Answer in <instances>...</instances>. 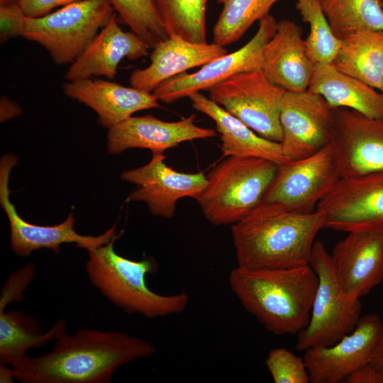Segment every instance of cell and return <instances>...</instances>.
Returning <instances> with one entry per match:
<instances>
[{
  "instance_id": "1",
  "label": "cell",
  "mask_w": 383,
  "mask_h": 383,
  "mask_svg": "<svg viewBox=\"0 0 383 383\" xmlns=\"http://www.w3.org/2000/svg\"><path fill=\"white\" fill-rule=\"evenodd\" d=\"M155 353L153 344L123 332L81 329L61 335L48 353L26 355L11 367L23 383H107L121 366Z\"/></svg>"
},
{
  "instance_id": "2",
  "label": "cell",
  "mask_w": 383,
  "mask_h": 383,
  "mask_svg": "<svg viewBox=\"0 0 383 383\" xmlns=\"http://www.w3.org/2000/svg\"><path fill=\"white\" fill-rule=\"evenodd\" d=\"M228 282L245 309L270 333L298 334L308 325L318 283L309 265L287 269L237 266Z\"/></svg>"
},
{
  "instance_id": "3",
  "label": "cell",
  "mask_w": 383,
  "mask_h": 383,
  "mask_svg": "<svg viewBox=\"0 0 383 383\" xmlns=\"http://www.w3.org/2000/svg\"><path fill=\"white\" fill-rule=\"evenodd\" d=\"M326 228V216L284 213L257 207L231 228L238 267L287 269L309 265L314 239Z\"/></svg>"
},
{
  "instance_id": "4",
  "label": "cell",
  "mask_w": 383,
  "mask_h": 383,
  "mask_svg": "<svg viewBox=\"0 0 383 383\" xmlns=\"http://www.w3.org/2000/svg\"><path fill=\"white\" fill-rule=\"evenodd\" d=\"M118 237L87 250L85 270L91 284L127 313L155 318L182 313L189 296L185 292L163 295L150 289L146 275L157 272V262L151 258L135 261L118 255L113 248Z\"/></svg>"
},
{
  "instance_id": "5",
  "label": "cell",
  "mask_w": 383,
  "mask_h": 383,
  "mask_svg": "<svg viewBox=\"0 0 383 383\" xmlns=\"http://www.w3.org/2000/svg\"><path fill=\"white\" fill-rule=\"evenodd\" d=\"M279 165L257 157L228 156L206 176L196 199L205 218L215 226L235 224L262 202Z\"/></svg>"
},
{
  "instance_id": "6",
  "label": "cell",
  "mask_w": 383,
  "mask_h": 383,
  "mask_svg": "<svg viewBox=\"0 0 383 383\" xmlns=\"http://www.w3.org/2000/svg\"><path fill=\"white\" fill-rule=\"evenodd\" d=\"M309 265L318 283L308 325L298 333L299 351L316 346H330L350 333L360 318V299L347 296L335 275L331 254L320 240H315Z\"/></svg>"
},
{
  "instance_id": "7",
  "label": "cell",
  "mask_w": 383,
  "mask_h": 383,
  "mask_svg": "<svg viewBox=\"0 0 383 383\" xmlns=\"http://www.w3.org/2000/svg\"><path fill=\"white\" fill-rule=\"evenodd\" d=\"M113 13L109 0L76 1L40 17H26L23 37L43 46L55 63H72Z\"/></svg>"
},
{
  "instance_id": "8",
  "label": "cell",
  "mask_w": 383,
  "mask_h": 383,
  "mask_svg": "<svg viewBox=\"0 0 383 383\" xmlns=\"http://www.w3.org/2000/svg\"><path fill=\"white\" fill-rule=\"evenodd\" d=\"M340 178L331 143L308 157L279 165L277 174L258 206L284 213L313 212Z\"/></svg>"
},
{
  "instance_id": "9",
  "label": "cell",
  "mask_w": 383,
  "mask_h": 383,
  "mask_svg": "<svg viewBox=\"0 0 383 383\" xmlns=\"http://www.w3.org/2000/svg\"><path fill=\"white\" fill-rule=\"evenodd\" d=\"M209 91L212 101L259 135L281 142L279 114L286 91L271 82L262 70L236 74Z\"/></svg>"
},
{
  "instance_id": "10",
  "label": "cell",
  "mask_w": 383,
  "mask_h": 383,
  "mask_svg": "<svg viewBox=\"0 0 383 383\" xmlns=\"http://www.w3.org/2000/svg\"><path fill=\"white\" fill-rule=\"evenodd\" d=\"M277 21L268 14L259 21L256 33L238 50L218 57L192 73L183 72L160 84L152 91L159 101L172 103L184 97L209 90L240 73L262 69L263 50L274 35Z\"/></svg>"
},
{
  "instance_id": "11",
  "label": "cell",
  "mask_w": 383,
  "mask_h": 383,
  "mask_svg": "<svg viewBox=\"0 0 383 383\" xmlns=\"http://www.w3.org/2000/svg\"><path fill=\"white\" fill-rule=\"evenodd\" d=\"M316 209L324 213L326 228L383 230V171L340 178Z\"/></svg>"
},
{
  "instance_id": "12",
  "label": "cell",
  "mask_w": 383,
  "mask_h": 383,
  "mask_svg": "<svg viewBox=\"0 0 383 383\" xmlns=\"http://www.w3.org/2000/svg\"><path fill=\"white\" fill-rule=\"evenodd\" d=\"M279 121L282 152L289 160L313 155L333 141V109L322 96L308 90L285 91Z\"/></svg>"
},
{
  "instance_id": "13",
  "label": "cell",
  "mask_w": 383,
  "mask_h": 383,
  "mask_svg": "<svg viewBox=\"0 0 383 383\" xmlns=\"http://www.w3.org/2000/svg\"><path fill=\"white\" fill-rule=\"evenodd\" d=\"M16 162V157L6 155L0 163V203L9 221L11 247L16 255L26 257L42 248L57 254L61 245L72 243L89 250L121 235H117L115 226L98 236L80 235L74 229L72 213L62 223L54 226L35 225L23 219L9 198V174Z\"/></svg>"
},
{
  "instance_id": "14",
  "label": "cell",
  "mask_w": 383,
  "mask_h": 383,
  "mask_svg": "<svg viewBox=\"0 0 383 383\" xmlns=\"http://www.w3.org/2000/svg\"><path fill=\"white\" fill-rule=\"evenodd\" d=\"M335 149L340 178L383 171V118L333 109Z\"/></svg>"
},
{
  "instance_id": "15",
  "label": "cell",
  "mask_w": 383,
  "mask_h": 383,
  "mask_svg": "<svg viewBox=\"0 0 383 383\" xmlns=\"http://www.w3.org/2000/svg\"><path fill=\"white\" fill-rule=\"evenodd\" d=\"M383 333V322L375 313L361 316L350 333L330 346L304 351V360L312 383H339L351 372L370 362L374 348Z\"/></svg>"
},
{
  "instance_id": "16",
  "label": "cell",
  "mask_w": 383,
  "mask_h": 383,
  "mask_svg": "<svg viewBox=\"0 0 383 383\" xmlns=\"http://www.w3.org/2000/svg\"><path fill=\"white\" fill-rule=\"evenodd\" d=\"M163 153H152L145 165L121 174V179L138 186L129 194L126 201L147 204L152 215L172 218L179 199H196L205 188L207 179L203 172L184 173L167 166Z\"/></svg>"
},
{
  "instance_id": "17",
  "label": "cell",
  "mask_w": 383,
  "mask_h": 383,
  "mask_svg": "<svg viewBox=\"0 0 383 383\" xmlns=\"http://www.w3.org/2000/svg\"><path fill=\"white\" fill-rule=\"evenodd\" d=\"M331 257L345 293L360 299L383 281V230L349 232Z\"/></svg>"
},
{
  "instance_id": "18",
  "label": "cell",
  "mask_w": 383,
  "mask_h": 383,
  "mask_svg": "<svg viewBox=\"0 0 383 383\" xmlns=\"http://www.w3.org/2000/svg\"><path fill=\"white\" fill-rule=\"evenodd\" d=\"M194 119V114L172 122L150 115L131 116L109 129L107 151L118 154L127 149L138 148L149 149L152 153H163L181 143L216 135L212 128L196 126Z\"/></svg>"
},
{
  "instance_id": "19",
  "label": "cell",
  "mask_w": 383,
  "mask_h": 383,
  "mask_svg": "<svg viewBox=\"0 0 383 383\" xmlns=\"http://www.w3.org/2000/svg\"><path fill=\"white\" fill-rule=\"evenodd\" d=\"M315 65L309 57L301 28L282 19L263 50L262 70L273 84L291 92L308 89Z\"/></svg>"
},
{
  "instance_id": "20",
  "label": "cell",
  "mask_w": 383,
  "mask_h": 383,
  "mask_svg": "<svg viewBox=\"0 0 383 383\" xmlns=\"http://www.w3.org/2000/svg\"><path fill=\"white\" fill-rule=\"evenodd\" d=\"M149 45L133 32L123 31L113 13L84 52L68 68L65 79L74 81L103 76L113 79L119 62L145 56Z\"/></svg>"
},
{
  "instance_id": "21",
  "label": "cell",
  "mask_w": 383,
  "mask_h": 383,
  "mask_svg": "<svg viewBox=\"0 0 383 383\" xmlns=\"http://www.w3.org/2000/svg\"><path fill=\"white\" fill-rule=\"evenodd\" d=\"M62 89L70 98L91 108L99 123L108 129L137 111L160 106L152 93L101 79L67 81Z\"/></svg>"
},
{
  "instance_id": "22",
  "label": "cell",
  "mask_w": 383,
  "mask_h": 383,
  "mask_svg": "<svg viewBox=\"0 0 383 383\" xmlns=\"http://www.w3.org/2000/svg\"><path fill=\"white\" fill-rule=\"evenodd\" d=\"M225 54L226 49L213 42L195 43L171 35L152 48L149 66L131 72L130 84L134 88L152 93L164 81Z\"/></svg>"
},
{
  "instance_id": "23",
  "label": "cell",
  "mask_w": 383,
  "mask_h": 383,
  "mask_svg": "<svg viewBox=\"0 0 383 383\" xmlns=\"http://www.w3.org/2000/svg\"><path fill=\"white\" fill-rule=\"evenodd\" d=\"M193 107L210 117L220 134L223 157H257L282 165L289 161L282 152L280 143L266 139L239 118L201 92L189 96Z\"/></svg>"
},
{
  "instance_id": "24",
  "label": "cell",
  "mask_w": 383,
  "mask_h": 383,
  "mask_svg": "<svg viewBox=\"0 0 383 383\" xmlns=\"http://www.w3.org/2000/svg\"><path fill=\"white\" fill-rule=\"evenodd\" d=\"M333 108H347L369 118H383V95L331 64L315 65L308 87Z\"/></svg>"
},
{
  "instance_id": "25",
  "label": "cell",
  "mask_w": 383,
  "mask_h": 383,
  "mask_svg": "<svg viewBox=\"0 0 383 383\" xmlns=\"http://www.w3.org/2000/svg\"><path fill=\"white\" fill-rule=\"evenodd\" d=\"M340 40V47L331 65L379 89L383 72V31L361 30Z\"/></svg>"
},
{
  "instance_id": "26",
  "label": "cell",
  "mask_w": 383,
  "mask_h": 383,
  "mask_svg": "<svg viewBox=\"0 0 383 383\" xmlns=\"http://www.w3.org/2000/svg\"><path fill=\"white\" fill-rule=\"evenodd\" d=\"M66 328L65 321L60 319L43 333L40 323L31 316L21 311L0 309L1 364L12 366L27 355L30 348L56 340L65 333Z\"/></svg>"
},
{
  "instance_id": "27",
  "label": "cell",
  "mask_w": 383,
  "mask_h": 383,
  "mask_svg": "<svg viewBox=\"0 0 383 383\" xmlns=\"http://www.w3.org/2000/svg\"><path fill=\"white\" fill-rule=\"evenodd\" d=\"M340 39L361 30L383 31V0H318Z\"/></svg>"
},
{
  "instance_id": "28",
  "label": "cell",
  "mask_w": 383,
  "mask_h": 383,
  "mask_svg": "<svg viewBox=\"0 0 383 383\" xmlns=\"http://www.w3.org/2000/svg\"><path fill=\"white\" fill-rule=\"evenodd\" d=\"M278 0H218L223 8L212 29L213 42L225 47L238 41Z\"/></svg>"
},
{
  "instance_id": "29",
  "label": "cell",
  "mask_w": 383,
  "mask_h": 383,
  "mask_svg": "<svg viewBox=\"0 0 383 383\" xmlns=\"http://www.w3.org/2000/svg\"><path fill=\"white\" fill-rule=\"evenodd\" d=\"M169 36L195 43H206L207 0H155Z\"/></svg>"
},
{
  "instance_id": "30",
  "label": "cell",
  "mask_w": 383,
  "mask_h": 383,
  "mask_svg": "<svg viewBox=\"0 0 383 383\" xmlns=\"http://www.w3.org/2000/svg\"><path fill=\"white\" fill-rule=\"evenodd\" d=\"M296 8L309 25L306 53L314 65L332 64L341 44L333 33L318 0H296Z\"/></svg>"
},
{
  "instance_id": "31",
  "label": "cell",
  "mask_w": 383,
  "mask_h": 383,
  "mask_svg": "<svg viewBox=\"0 0 383 383\" xmlns=\"http://www.w3.org/2000/svg\"><path fill=\"white\" fill-rule=\"evenodd\" d=\"M132 32L153 48L168 37L155 0H109Z\"/></svg>"
},
{
  "instance_id": "32",
  "label": "cell",
  "mask_w": 383,
  "mask_h": 383,
  "mask_svg": "<svg viewBox=\"0 0 383 383\" xmlns=\"http://www.w3.org/2000/svg\"><path fill=\"white\" fill-rule=\"evenodd\" d=\"M265 365L275 383H308L309 374L304 357L284 348L272 349Z\"/></svg>"
},
{
  "instance_id": "33",
  "label": "cell",
  "mask_w": 383,
  "mask_h": 383,
  "mask_svg": "<svg viewBox=\"0 0 383 383\" xmlns=\"http://www.w3.org/2000/svg\"><path fill=\"white\" fill-rule=\"evenodd\" d=\"M35 275V266L28 264L15 271L4 284L0 298V309L11 302L23 300V294Z\"/></svg>"
},
{
  "instance_id": "34",
  "label": "cell",
  "mask_w": 383,
  "mask_h": 383,
  "mask_svg": "<svg viewBox=\"0 0 383 383\" xmlns=\"http://www.w3.org/2000/svg\"><path fill=\"white\" fill-rule=\"evenodd\" d=\"M26 16L18 4L0 6V41L22 36L25 29Z\"/></svg>"
},
{
  "instance_id": "35",
  "label": "cell",
  "mask_w": 383,
  "mask_h": 383,
  "mask_svg": "<svg viewBox=\"0 0 383 383\" xmlns=\"http://www.w3.org/2000/svg\"><path fill=\"white\" fill-rule=\"evenodd\" d=\"M82 0H21L18 3L26 17L37 18L50 13L55 8Z\"/></svg>"
},
{
  "instance_id": "36",
  "label": "cell",
  "mask_w": 383,
  "mask_h": 383,
  "mask_svg": "<svg viewBox=\"0 0 383 383\" xmlns=\"http://www.w3.org/2000/svg\"><path fill=\"white\" fill-rule=\"evenodd\" d=\"M346 383H383V373L372 363H366L348 375Z\"/></svg>"
},
{
  "instance_id": "37",
  "label": "cell",
  "mask_w": 383,
  "mask_h": 383,
  "mask_svg": "<svg viewBox=\"0 0 383 383\" xmlns=\"http://www.w3.org/2000/svg\"><path fill=\"white\" fill-rule=\"evenodd\" d=\"M20 113L18 106L5 96L1 99V121L13 117Z\"/></svg>"
},
{
  "instance_id": "38",
  "label": "cell",
  "mask_w": 383,
  "mask_h": 383,
  "mask_svg": "<svg viewBox=\"0 0 383 383\" xmlns=\"http://www.w3.org/2000/svg\"><path fill=\"white\" fill-rule=\"evenodd\" d=\"M370 362L383 373V333L374 348Z\"/></svg>"
},
{
  "instance_id": "39",
  "label": "cell",
  "mask_w": 383,
  "mask_h": 383,
  "mask_svg": "<svg viewBox=\"0 0 383 383\" xmlns=\"http://www.w3.org/2000/svg\"><path fill=\"white\" fill-rule=\"evenodd\" d=\"M15 378L13 370L6 367V365L1 364L0 382H13Z\"/></svg>"
},
{
  "instance_id": "40",
  "label": "cell",
  "mask_w": 383,
  "mask_h": 383,
  "mask_svg": "<svg viewBox=\"0 0 383 383\" xmlns=\"http://www.w3.org/2000/svg\"><path fill=\"white\" fill-rule=\"evenodd\" d=\"M21 0H0V6L18 4Z\"/></svg>"
},
{
  "instance_id": "41",
  "label": "cell",
  "mask_w": 383,
  "mask_h": 383,
  "mask_svg": "<svg viewBox=\"0 0 383 383\" xmlns=\"http://www.w3.org/2000/svg\"><path fill=\"white\" fill-rule=\"evenodd\" d=\"M379 90H380L382 94L383 95V72H382V75L381 85H380Z\"/></svg>"
}]
</instances>
